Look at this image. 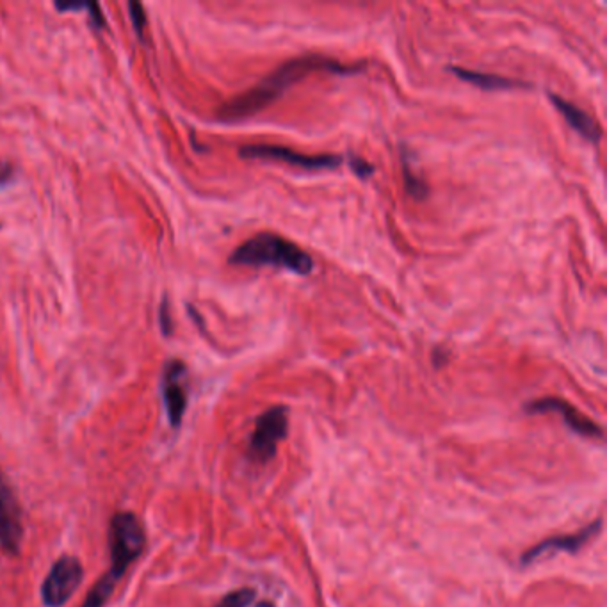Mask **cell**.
Here are the masks:
<instances>
[{
    "label": "cell",
    "instance_id": "obj_1",
    "mask_svg": "<svg viewBox=\"0 0 607 607\" xmlns=\"http://www.w3.org/2000/svg\"><path fill=\"white\" fill-rule=\"evenodd\" d=\"M364 63L358 65H344L335 61L332 57L319 56V54H308V56L296 57L285 61L284 65L278 66L275 72L269 73L259 84L244 91L243 95L232 98L219 107L218 120L221 122H241L244 118H250L260 113L262 109L271 106L292 84L305 79L307 75L314 72L335 73V75H353L364 70Z\"/></svg>",
    "mask_w": 607,
    "mask_h": 607
},
{
    "label": "cell",
    "instance_id": "obj_2",
    "mask_svg": "<svg viewBox=\"0 0 607 607\" xmlns=\"http://www.w3.org/2000/svg\"><path fill=\"white\" fill-rule=\"evenodd\" d=\"M109 558L111 567L93 584L81 607H106L116 584L122 581L130 565L143 556L146 533L143 522L132 511H118L109 522Z\"/></svg>",
    "mask_w": 607,
    "mask_h": 607
},
{
    "label": "cell",
    "instance_id": "obj_3",
    "mask_svg": "<svg viewBox=\"0 0 607 607\" xmlns=\"http://www.w3.org/2000/svg\"><path fill=\"white\" fill-rule=\"evenodd\" d=\"M234 266H273V268L289 269L296 275H310L314 271V260L307 251L300 246L285 239L282 235L262 234L253 235L244 241L228 259Z\"/></svg>",
    "mask_w": 607,
    "mask_h": 607
},
{
    "label": "cell",
    "instance_id": "obj_4",
    "mask_svg": "<svg viewBox=\"0 0 607 607\" xmlns=\"http://www.w3.org/2000/svg\"><path fill=\"white\" fill-rule=\"evenodd\" d=\"M289 431V408L273 406L260 413L255 421V429L251 431L248 442V454L257 463H269L278 453V444L285 440Z\"/></svg>",
    "mask_w": 607,
    "mask_h": 607
},
{
    "label": "cell",
    "instance_id": "obj_5",
    "mask_svg": "<svg viewBox=\"0 0 607 607\" xmlns=\"http://www.w3.org/2000/svg\"><path fill=\"white\" fill-rule=\"evenodd\" d=\"M84 581V567L73 556H61L50 568L41 584V600L45 607H63L72 599Z\"/></svg>",
    "mask_w": 607,
    "mask_h": 607
},
{
    "label": "cell",
    "instance_id": "obj_6",
    "mask_svg": "<svg viewBox=\"0 0 607 607\" xmlns=\"http://www.w3.org/2000/svg\"><path fill=\"white\" fill-rule=\"evenodd\" d=\"M243 159H259V161H278L305 168V170H333L342 164L340 155H307L300 154L292 148L278 145H246L239 148Z\"/></svg>",
    "mask_w": 607,
    "mask_h": 607
},
{
    "label": "cell",
    "instance_id": "obj_7",
    "mask_svg": "<svg viewBox=\"0 0 607 607\" xmlns=\"http://www.w3.org/2000/svg\"><path fill=\"white\" fill-rule=\"evenodd\" d=\"M24 540L22 510L17 495L0 470V549L9 556H17Z\"/></svg>",
    "mask_w": 607,
    "mask_h": 607
},
{
    "label": "cell",
    "instance_id": "obj_8",
    "mask_svg": "<svg viewBox=\"0 0 607 607\" xmlns=\"http://www.w3.org/2000/svg\"><path fill=\"white\" fill-rule=\"evenodd\" d=\"M187 369L180 360H171L164 367L161 396L171 428H179L187 410Z\"/></svg>",
    "mask_w": 607,
    "mask_h": 607
},
{
    "label": "cell",
    "instance_id": "obj_9",
    "mask_svg": "<svg viewBox=\"0 0 607 607\" xmlns=\"http://www.w3.org/2000/svg\"><path fill=\"white\" fill-rule=\"evenodd\" d=\"M524 410L527 413H559L563 417V421L567 424L568 428L572 429L577 435L581 437L597 438L602 440L604 437V431L600 428L599 424L595 421L588 419L586 415L579 412L575 406L570 405L565 399L561 397H542V399H535V401H529Z\"/></svg>",
    "mask_w": 607,
    "mask_h": 607
},
{
    "label": "cell",
    "instance_id": "obj_10",
    "mask_svg": "<svg viewBox=\"0 0 607 607\" xmlns=\"http://www.w3.org/2000/svg\"><path fill=\"white\" fill-rule=\"evenodd\" d=\"M602 529V518H597L595 522H591L590 526L584 527L581 531H577L574 535H559L552 536L543 540L542 543L535 545L533 549L524 552L520 556V565H533L536 559L542 558V556H549V554H559V552H567V554H575V552L581 551L586 543L590 542L593 536L599 533Z\"/></svg>",
    "mask_w": 607,
    "mask_h": 607
},
{
    "label": "cell",
    "instance_id": "obj_11",
    "mask_svg": "<svg viewBox=\"0 0 607 607\" xmlns=\"http://www.w3.org/2000/svg\"><path fill=\"white\" fill-rule=\"evenodd\" d=\"M549 98L575 132H579L590 143H599L600 138H602V129H600L599 122L595 118H591L590 114L583 111L581 107L575 106L570 100H565L559 95L549 93Z\"/></svg>",
    "mask_w": 607,
    "mask_h": 607
},
{
    "label": "cell",
    "instance_id": "obj_12",
    "mask_svg": "<svg viewBox=\"0 0 607 607\" xmlns=\"http://www.w3.org/2000/svg\"><path fill=\"white\" fill-rule=\"evenodd\" d=\"M447 70L453 72L458 79H462L463 82H469V84L476 86L479 90L501 91L531 88V84L515 81V79H508V77H502V75H494V73L474 72V70H467V68H460V66H449Z\"/></svg>",
    "mask_w": 607,
    "mask_h": 607
},
{
    "label": "cell",
    "instance_id": "obj_13",
    "mask_svg": "<svg viewBox=\"0 0 607 607\" xmlns=\"http://www.w3.org/2000/svg\"><path fill=\"white\" fill-rule=\"evenodd\" d=\"M403 179H405L406 193L415 198V200H426L429 195V187L422 177H419L415 171H413L410 159L403 150Z\"/></svg>",
    "mask_w": 607,
    "mask_h": 607
},
{
    "label": "cell",
    "instance_id": "obj_14",
    "mask_svg": "<svg viewBox=\"0 0 607 607\" xmlns=\"http://www.w3.org/2000/svg\"><path fill=\"white\" fill-rule=\"evenodd\" d=\"M255 590L241 588V590L230 591L223 599L219 600L216 607H250L255 600Z\"/></svg>",
    "mask_w": 607,
    "mask_h": 607
},
{
    "label": "cell",
    "instance_id": "obj_15",
    "mask_svg": "<svg viewBox=\"0 0 607 607\" xmlns=\"http://www.w3.org/2000/svg\"><path fill=\"white\" fill-rule=\"evenodd\" d=\"M129 11L130 20H132V24H134V29H136V33L141 36L146 24L145 8H143L139 2H130Z\"/></svg>",
    "mask_w": 607,
    "mask_h": 607
},
{
    "label": "cell",
    "instance_id": "obj_16",
    "mask_svg": "<svg viewBox=\"0 0 607 607\" xmlns=\"http://www.w3.org/2000/svg\"><path fill=\"white\" fill-rule=\"evenodd\" d=\"M349 166H351V170L357 173L360 179H369L374 173L373 164H369V162L362 159V157H357V155L349 157Z\"/></svg>",
    "mask_w": 607,
    "mask_h": 607
},
{
    "label": "cell",
    "instance_id": "obj_17",
    "mask_svg": "<svg viewBox=\"0 0 607 607\" xmlns=\"http://www.w3.org/2000/svg\"><path fill=\"white\" fill-rule=\"evenodd\" d=\"M159 323H161L162 332L164 335H170L171 333V317L170 310H168V301H162L161 312H159Z\"/></svg>",
    "mask_w": 607,
    "mask_h": 607
},
{
    "label": "cell",
    "instance_id": "obj_18",
    "mask_svg": "<svg viewBox=\"0 0 607 607\" xmlns=\"http://www.w3.org/2000/svg\"><path fill=\"white\" fill-rule=\"evenodd\" d=\"M86 9L91 11V18H93V24L97 25V27H104V17H102V9L98 4H86Z\"/></svg>",
    "mask_w": 607,
    "mask_h": 607
},
{
    "label": "cell",
    "instance_id": "obj_19",
    "mask_svg": "<svg viewBox=\"0 0 607 607\" xmlns=\"http://www.w3.org/2000/svg\"><path fill=\"white\" fill-rule=\"evenodd\" d=\"M447 360H449V353H447L446 349L437 348L433 351V365L435 367H442V365L446 364Z\"/></svg>",
    "mask_w": 607,
    "mask_h": 607
},
{
    "label": "cell",
    "instance_id": "obj_20",
    "mask_svg": "<svg viewBox=\"0 0 607 607\" xmlns=\"http://www.w3.org/2000/svg\"><path fill=\"white\" fill-rule=\"evenodd\" d=\"M11 175H13V168L6 162H0V186L6 184L11 179Z\"/></svg>",
    "mask_w": 607,
    "mask_h": 607
}]
</instances>
